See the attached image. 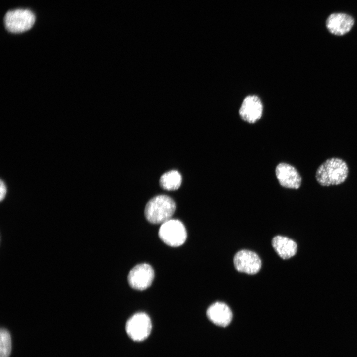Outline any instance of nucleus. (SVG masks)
<instances>
[{
    "instance_id": "f257e3e1",
    "label": "nucleus",
    "mask_w": 357,
    "mask_h": 357,
    "mask_svg": "<svg viewBox=\"0 0 357 357\" xmlns=\"http://www.w3.org/2000/svg\"><path fill=\"white\" fill-rule=\"evenodd\" d=\"M348 172V165L343 160L331 158L319 166L316 172L315 178L322 186L336 185L345 181Z\"/></svg>"
},
{
    "instance_id": "f03ea898",
    "label": "nucleus",
    "mask_w": 357,
    "mask_h": 357,
    "mask_svg": "<svg viewBox=\"0 0 357 357\" xmlns=\"http://www.w3.org/2000/svg\"><path fill=\"white\" fill-rule=\"evenodd\" d=\"M176 209V204L170 197L156 196L147 203L145 208L146 219L153 224H162L171 219Z\"/></svg>"
},
{
    "instance_id": "7ed1b4c3",
    "label": "nucleus",
    "mask_w": 357,
    "mask_h": 357,
    "mask_svg": "<svg viewBox=\"0 0 357 357\" xmlns=\"http://www.w3.org/2000/svg\"><path fill=\"white\" fill-rule=\"evenodd\" d=\"M35 21L34 14L29 9H16L8 11L4 18L6 29L13 33L29 30Z\"/></svg>"
},
{
    "instance_id": "20e7f679",
    "label": "nucleus",
    "mask_w": 357,
    "mask_h": 357,
    "mask_svg": "<svg viewBox=\"0 0 357 357\" xmlns=\"http://www.w3.org/2000/svg\"><path fill=\"white\" fill-rule=\"evenodd\" d=\"M159 236L166 244L173 247L183 244L187 238L186 229L178 220L170 219L162 224Z\"/></svg>"
},
{
    "instance_id": "39448f33",
    "label": "nucleus",
    "mask_w": 357,
    "mask_h": 357,
    "mask_svg": "<svg viewBox=\"0 0 357 357\" xmlns=\"http://www.w3.org/2000/svg\"><path fill=\"white\" fill-rule=\"evenodd\" d=\"M125 329L128 336L133 340L143 341L150 334L152 329L151 319L145 313H136L127 321Z\"/></svg>"
},
{
    "instance_id": "423d86ee",
    "label": "nucleus",
    "mask_w": 357,
    "mask_h": 357,
    "mask_svg": "<svg viewBox=\"0 0 357 357\" xmlns=\"http://www.w3.org/2000/svg\"><path fill=\"white\" fill-rule=\"evenodd\" d=\"M235 268L239 272L254 275L261 269V260L254 251L242 249L238 251L233 258Z\"/></svg>"
},
{
    "instance_id": "0eeeda50",
    "label": "nucleus",
    "mask_w": 357,
    "mask_h": 357,
    "mask_svg": "<svg viewBox=\"0 0 357 357\" xmlns=\"http://www.w3.org/2000/svg\"><path fill=\"white\" fill-rule=\"evenodd\" d=\"M154 277L152 267L147 263H142L136 265L130 271L128 281L133 289L144 290L151 285Z\"/></svg>"
},
{
    "instance_id": "6e6552de",
    "label": "nucleus",
    "mask_w": 357,
    "mask_h": 357,
    "mask_svg": "<svg viewBox=\"0 0 357 357\" xmlns=\"http://www.w3.org/2000/svg\"><path fill=\"white\" fill-rule=\"evenodd\" d=\"M276 175L282 186L291 189H298L301 183V178L293 166L287 163H281L276 168Z\"/></svg>"
},
{
    "instance_id": "1a4fd4ad",
    "label": "nucleus",
    "mask_w": 357,
    "mask_h": 357,
    "mask_svg": "<svg viewBox=\"0 0 357 357\" xmlns=\"http://www.w3.org/2000/svg\"><path fill=\"white\" fill-rule=\"evenodd\" d=\"M262 111L263 106L260 98L256 95H249L243 100L239 113L243 120L253 123L261 118Z\"/></svg>"
},
{
    "instance_id": "9d476101",
    "label": "nucleus",
    "mask_w": 357,
    "mask_h": 357,
    "mask_svg": "<svg viewBox=\"0 0 357 357\" xmlns=\"http://www.w3.org/2000/svg\"><path fill=\"white\" fill-rule=\"evenodd\" d=\"M354 23V20L350 15L342 13H335L327 18L326 26L331 34L343 36L351 30Z\"/></svg>"
},
{
    "instance_id": "9b49d317",
    "label": "nucleus",
    "mask_w": 357,
    "mask_h": 357,
    "mask_svg": "<svg viewBox=\"0 0 357 357\" xmlns=\"http://www.w3.org/2000/svg\"><path fill=\"white\" fill-rule=\"evenodd\" d=\"M206 314L212 322L221 327L228 326L233 317L230 308L222 302H216L211 304L208 308Z\"/></svg>"
},
{
    "instance_id": "f8f14e48",
    "label": "nucleus",
    "mask_w": 357,
    "mask_h": 357,
    "mask_svg": "<svg viewBox=\"0 0 357 357\" xmlns=\"http://www.w3.org/2000/svg\"><path fill=\"white\" fill-rule=\"evenodd\" d=\"M271 243L276 252L283 259H289L297 253V243L286 237L276 236L272 238Z\"/></svg>"
},
{
    "instance_id": "ddd939ff",
    "label": "nucleus",
    "mask_w": 357,
    "mask_h": 357,
    "mask_svg": "<svg viewBox=\"0 0 357 357\" xmlns=\"http://www.w3.org/2000/svg\"><path fill=\"white\" fill-rule=\"evenodd\" d=\"M160 184L164 189L175 190L178 189L182 182L180 174L176 170H171L163 174L160 178Z\"/></svg>"
},
{
    "instance_id": "4468645a",
    "label": "nucleus",
    "mask_w": 357,
    "mask_h": 357,
    "mask_svg": "<svg viewBox=\"0 0 357 357\" xmlns=\"http://www.w3.org/2000/svg\"><path fill=\"white\" fill-rule=\"evenodd\" d=\"M11 351L10 334L6 329L1 328L0 331V357H9Z\"/></svg>"
},
{
    "instance_id": "2eb2a0df",
    "label": "nucleus",
    "mask_w": 357,
    "mask_h": 357,
    "mask_svg": "<svg viewBox=\"0 0 357 357\" xmlns=\"http://www.w3.org/2000/svg\"><path fill=\"white\" fill-rule=\"evenodd\" d=\"M0 201H2L4 199L6 194L7 188L4 182L2 181V179L0 180Z\"/></svg>"
}]
</instances>
